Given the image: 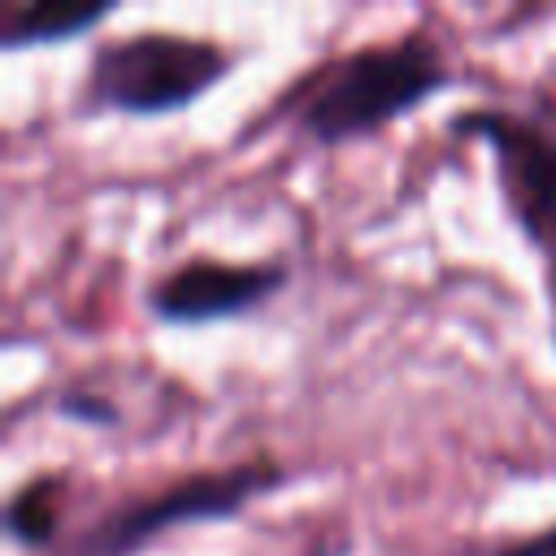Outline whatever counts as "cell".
<instances>
[{
  "instance_id": "1",
  "label": "cell",
  "mask_w": 556,
  "mask_h": 556,
  "mask_svg": "<svg viewBox=\"0 0 556 556\" xmlns=\"http://www.w3.org/2000/svg\"><path fill=\"white\" fill-rule=\"evenodd\" d=\"M447 83L452 70L443 48L426 30H404L391 43H361L317 65L291 100V117L308 139L343 143L404 117Z\"/></svg>"
},
{
  "instance_id": "2",
  "label": "cell",
  "mask_w": 556,
  "mask_h": 556,
  "mask_svg": "<svg viewBox=\"0 0 556 556\" xmlns=\"http://www.w3.org/2000/svg\"><path fill=\"white\" fill-rule=\"evenodd\" d=\"M230 70L226 48L178 30H135L104 39L83 78V100L109 113H174Z\"/></svg>"
},
{
  "instance_id": "3",
  "label": "cell",
  "mask_w": 556,
  "mask_h": 556,
  "mask_svg": "<svg viewBox=\"0 0 556 556\" xmlns=\"http://www.w3.org/2000/svg\"><path fill=\"white\" fill-rule=\"evenodd\" d=\"M278 478H282V469L269 456L239 460V465H226V469L187 473V478L161 486L156 495H135V500L117 504L113 513H104L78 539V556H126V552L143 547L148 539H156L174 526L230 517L252 495H265L269 486H278Z\"/></svg>"
},
{
  "instance_id": "4",
  "label": "cell",
  "mask_w": 556,
  "mask_h": 556,
  "mask_svg": "<svg viewBox=\"0 0 556 556\" xmlns=\"http://www.w3.org/2000/svg\"><path fill=\"white\" fill-rule=\"evenodd\" d=\"M456 135H473L495 156L500 191L513 222L530 243L556 248V130L504 109H473L452 122Z\"/></svg>"
},
{
  "instance_id": "5",
  "label": "cell",
  "mask_w": 556,
  "mask_h": 556,
  "mask_svg": "<svg viewBox=\"0 0 556 556\" xmlns=\"http://www.w3.org/2000/svg\"><path fill=\"white\" fill-rule=\"evenodd\" d=\"M287 282V269L274 261H187L169 274H161L148 287V308L161 321H217L235 317L243 308H256L265 295H274Z\"/></svg>"
},
{
  "instance_id": "6",
  "label": "cell",
  "mask_w": 556,
  "mask_h": 556,
  "mask_svg": "<svg viewBox=\"0 0 556 556\" xmlns=\"http://www.w3.org/2000/svg\"><path fill=\"white\" fill-rule=\"evenodd\" d=\"M113 4H17L9 9L0 39L4 48H26V43H56V39H74L83 30H91L96 22H104Z\"/></svg>"
},
{
  "instance_id": "7",
  "label": "cell",
  "mask_w": 556,
  "mask_h": 556,
  "mask_svg": "<svg viewBox=\"0 0 556 556\" xmlns=\"http://www.w3.org/2000/svg\"><path fill=\"white\" fill-rule=\"evenodd\" d=\"M4 526L26 547L52 543V534H56V482L52 478H35L22 491H13L9 508H4Z\"/></svg>"
},
{
  "instance_id": "8",
  "label": "cell",
  "mask_w": 556,
  "mask_h": 556,
  "mask_svg": "<svg viewBox=\"0 0 556 556\" xmlns=\"http://www.w3.org/2000/svg\"><path fill=\"white\" fill-rule=\"evenodd\" d=\"M61 413H70L74 421H117V408L104 395H91V391L61 395Z\"/></svg>"
},
{
  "instance_id": "9",
  "label": "cell",
  "mask_w": 556,
  "mask_h": 556,
  "mask_svg": "<svg viewBox=\"0 0 556 556\" xmlns=\"http://www.w3.org/2000/svg\"><path fill=\"white\" fill-rule=\"evenodd\" d=\"M495 556H556V526H547L539 534H526V539H513Z\"/></svg>"
}]
</instances>
